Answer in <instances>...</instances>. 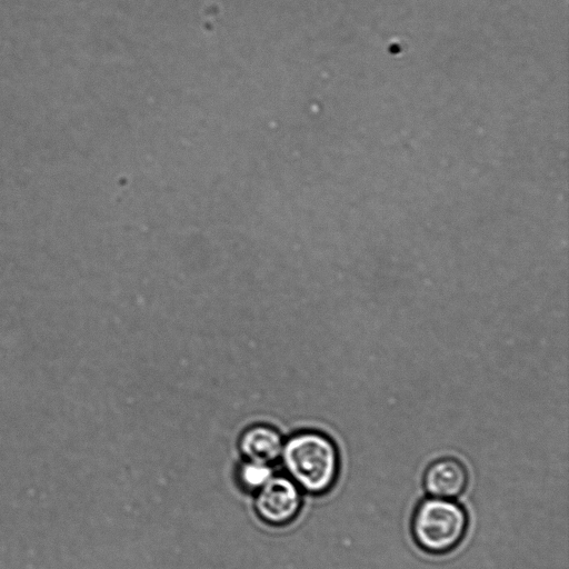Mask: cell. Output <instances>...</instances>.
Wrapping results in <instances>:
<instances>
[{
    "mask_svg": "<svg viewBox=\"0 0 569 569\" xmlns=\"http://www.w3.org/2000/svg\"><path fill=\"white\" fill-rule=\"evenodd\" d=\"M282 455L292 481L304 491L323 495L336 485L341 458L336 444L327 435L296 434L284 444Z\"/></svg>",
    "mask_w": 569,
    "mask_h": 569,
    "instance_id": "obj_1",
    "label": "cell"
},
{
    "mask_svg": "<svg viewBox=\"0 0 569 569\" xmlns=\"http://www.w3.org/2000/svg\"><path fill=\"white\" fill-rule=\"evenodd\" d=\"M466 509L454 501L428 496L419 502L411 519L414 543L428 555L444 556L455 551L467 535Z\"/></svg>",
    "mask_w": 569,
    "mask_h": 569,
    "instance_id": "obj_2",
    "label": "cell"
},
{
    "mask_svg": "<svg viewBox=\"0 0 569 569\" xmlns=\"http://www.w3.org/2000/svg\"><path fill=\"white\" fill-rule=\"evenodd\" d=\"M302 497L292 479L274 476L259 489L256 509L268 524L283 525L291 522L301 509Z\"/></svg>",
    "mask_w": 569,
    "mask_h": 569,
    "instance_id": "obj_3",
    "label": "cell"
},
{
    "mask_svg": "<svg viewBox=\"0 0 569 569\" xmlns=\"http://www.w3.org/2000/svg\"><path fill=\"white\" fill-rule=\"evenodd\" d=\"M469 483L466 466L454 457H442L429 464L423 475V486L428 496L456 499L462 496Z\"/></svg>",
    "mask_w": 569,
    "mask_h": 569,
    "instance_id": "obj_4",
    "label": "cell"
},
{
    "mask_svg": "<svg viewBox=\"0 0 569 569\" xmlns=\"http://www.w3.org/2000/svg\"><path fill=\"white\" fill-rule=\"evenodd\" d=\"M284 443L274 428L258 425L247 429L241 439L247 461L271 464L282 455Z\"/></svg>",
    "mask_w": 569,
    "mask_h": 569,
    "instance_id": "obj_5",
    "label": "cell"
},
{
    "mask_svg": "<svg viewBox=\"0 0 569 569\" xmlns=\"http://www.w3.org/2000/svg\"><path fill=\"white\" fill-rule=\"evenodd\" d=\"M274 477L271 465L261 462L247 461L241 469H239V479L241 483L251 489V491H259Z\"/></svg>",
    "mask_w": 569,
    "mask_h": 569,
    "instance_id": "obj_6",
    "label": "cell"
}]
</instances>
